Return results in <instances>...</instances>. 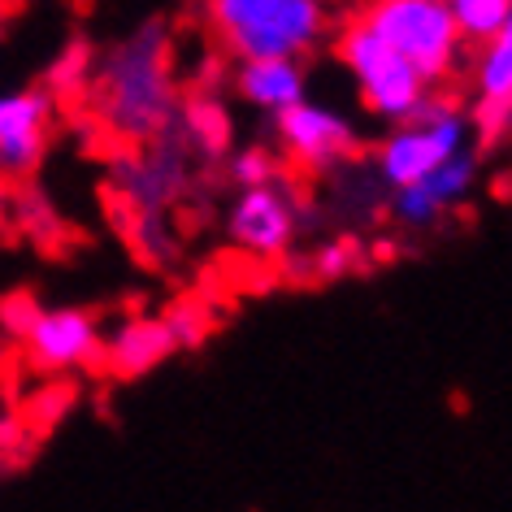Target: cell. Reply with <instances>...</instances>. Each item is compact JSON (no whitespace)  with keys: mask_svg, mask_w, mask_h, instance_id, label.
Listing matches in <instances>:
<instances>
[{"mask_svg":"<svg viewBox=\"0 0 512 512\" xmlns=\"http://www.w3.org/2000/svg\"><path fill=\"white\" fill-rule=\"evenodd\" d=\"M230 92L239 105H248L261 118H278V113L296 109L300 100H309V70L304 61H235L230 66Z\"/></svg>","mask_w":512,"mask_h":512,"instance_id":"7c38bea8","label":"cell"},{"mask_svg":"<svg viewBox=\"0 0 512 512\" xmlns=\"http://www.w3.org/2000/svg\"><path fill=\"white\" fill-rule=\"evenodd\" d=\"M57 96L48 87L0 92V178H31L48 157Z\"/></svg>","mask_w":512,"mask_h":512,"instance_id":"9c48e42d","label":"cell"},{"mask_svg":"<svg viewBox=\"0 0 512 512\" xmlns=\"http://www.w3.org/2000/svg\"><path fill=\"white\" fill-rule=\"evenodd\" d=\"M165 322H170L174 339H178V352H183V348H200L204 335H209V313H204V304H200V300L174 304V309L165 313Z\"/></svg>","mask_w":512,"mask_h":512,"instance_id":"ffe728a7","label":"cell"},{"mask_svg":"<svg viewBox=\"0 0 512 512\" xmlns=\"http://www.w3.org/2000/svg\"><path fill=\"white\" fill-rule=\"evenodd\" d=\"M87 105L96 122L126 148L165 135L183 105L178 87V40L170 22L148 18L105 53H96L92 79H87Z\"/></svg>","mask_w":512,"mask_h":512,"instance_id":"6da1fadb","label":"cell"},{"mask_svg":"<svg viewBox=\"0 0 512 512\" xmlns=\"http://www.w3.org/2000/svg\"><path fill=\"white\" fill-rule=\"evenodd\" d=\"M304 217H309V209H304L300 191L287 178H274L265 187L235 191V200L226 204V239L239 252L274 261V256H287L296 248Z\"/></svg>","mask_w":512,"mask_h":512,"instance_id":"52a82bcc","label":"cell"},{"mask_svg":"<svg viewBox=\"0 0 512 512\" xmlns=\"http://www.w3.org/2000/svg\"><path fill=\"white\" fill-rule=\"evenodd\" d=\"M278 152L309 174H339L348 170L352 157L361 152V126L352 113H343L322 100H300L296 109L274 118Z\"/></svg>","mask_w":512,"mask_h":512,"instance_id":"ba28073f","label":"cell"},{"mask_svg":"<svg viewBox=\"0 0 512 512\" xmlns=\"http://www.w3.org/2000/svg\"><path fill=\"white\" fill-rule=\"evenodd\" d=\"M178 352V339L165 313H135L118 322L105 335V352H100V365H109L118 378H144L157 365H165Z\"/></svg>","mask_w":512,"mask_h":512,"instance_id":"4fadbf2b","label":"cell"},{"mask_svg":"<svg viewBox=\"0 0 512 512\" xmlns=\"http://www.w3.org/2000/svg\"><path fill=\"white\" fill-rule=\"evenodd\" d=\"M226 178L239 191H248V187H265V183H274V178H283V165H278L274 148L248 144V148H235L226 157Z\"/></svg>","mask_w":512,"mask_h":512,"instance_id":"2e32d148","label":"cell"},{"mask_svg":"<svg viewBox=\"0 0 512 512\" xmlns=\"http://www.w3.org/2000/svg\"><path fill=\"white\" fill-rule=\"evenodd\" d=\"M204 22L230 61H304L330 31V0H204Z\"/></svg>","mask_w":512,"mask_h":512,"instance_id":"7a4b0ae2","label":"cell"},{"mask_svg":"<svg viewBox=\"0 0 512 512\" xmlns=\"http://www.w3.org/2000/svg\"><path fill=\"white\" fill-rule=\"evenodd\" d=\"M478 174H482V152H478V144H473V148L460 152V157L439 165L430 178H421V183L404 187V191H391V204H387L391 222L400 230H408V235L434 230L447 213H456L460 204L473 196Z\"/></svg>","mask_w":512,"mask_h":512,"instance_id":"8fae6325","label":"cell"},{"mask_svg":"<svg viewBox=\"0 0 512 512\" xmlns=\"http://www.w3.org/2000/svg\"><path fill=\"white\" fill-rule=\"evenodd\" d=\"M92 66H96L92 44H87V40H70L57 53L53 70H48V92H83L87 79H92Z\"/></svg>","mask_w":512,"mask_h":512,"instance_id":"e0dca14e","label":"cell"},{"mask_svg":"<svg viewBox=\"0 0 512 512\" xmlns=\"http://www.w3.org/2000/svg\"><path fill=\"white\" fill-rule=\"evenodd\" d=\"M469 122H473V139L486 144H508L512 139V100H478L469 109Z\"/></svg>","mask_w":512,"mask_h":512,"instance_id":"d6986e66","label":"cell"},{"mask_svg":"<svg viewBox=\"0 0 512 512\" xmlns=\"http://www.w3.org/2000/svg\"><path fill=\"white\" fill-rule=\"evenodd\" d=\"M5 22H9V14H5V5H0V35H5Z\"/></svg>","mask_w":512,"mask_h":512,"instance_id":"44dd1931","label":"cell"},{"mask_svg":"<svg viewBox=\"0 0 512 512\" xmlns=\"http://www.w3.org/2000/svg\"><path fill=\"white\" fill-rule=\"evenodd\" d=\"M18 339L27 348L31 365L48 369V374L92 369L105 352V330L87 309H35Z\"/></svg>","mask_w":512,"mask_h":512,"instance_id":"30bf717a","label":"cell"},{"mask_svg":"<svg viewBox=\"0 0 512 512\" xmlns=\"http://www.w3.org/2000/svg\"><path fill=\"white\" fill-rule=\"evenodd\" d=\"M174 126L187 139V148L196 152V161H226L235 152V122H230V109L213 92L183 100Z\"/></svg>","mask_w":512,"mask_h":512,"instance_id":"5bb4252c","label":"cell"},{"mask_svg":"<svg viewBox=\"0 0 512 512\" xmlns=\"http://www.w3.org/2000/svg\"><path fill=\"white\" fill-rule=\"evenodd\" d=\"M356 270V243L352 239H322L317 248L304 256V274L313 283H335V278Z\"/></svg>","mask_w":512,"mask_h":512,"instance_id":"ac0fdd59","label":"cell"},{"mask_svg":"<svg viewBox=\"0 0 512 512\" xmlns=\"http://www.w3.org/2000/svg\"><path fill=\"white\" fill-rule=\"evenodd\" d=\"M335 57H339L343 74L352 79L356 96H361V109L382 126L408 122L434 92L400 53H391V48L382 44L378 35H369L356 18L339 31Z\"/></svg>","mask_w":512,"mask_h":512,"instance_id":"5b68a950","label":"cell"},{"mask_svg":"<svg viewBox=\"0 0 512 512\" xmlns=\"http://www.w3.org/2000/svg\"><path fill=\"white\" fill-rule=\"evenodd\" d=\"M356 22L391 53H400L434 92H443V83L456 79L469 57V44L447 14V0H365Z\"/></svg>","mask_w":512,"mask_h":512,"instance_id":"277c9868","label":"cell"},{"mask_svg":"<svg viewBox=\"0 0 512 512\" xmlns=\"http://www.w3.org/2000/svg\"><path fill=\"white\" fill-rule=\"evenodd\" d=\"M447 14H452L460 40L469 48H482L486 40H495L499 27L512 14V0H447Z\"/></svg>","mask_w":512,"mask_h":512,"instance_id":"9a60e30c","label":"cell"},{"mask_svg":"<svg viewBox=\"0 0 512 512\" xmlns=\"http://www.w3.org/2000/svg\"><path fill=\"white\" fill-rule=\"evenodd\" d=\"M191 183H196V152L187 148L178 126L131 148L113 165V187L135 217H165L191 191Z\"/></svg>","mask_w":512,"mask_h":512,"instance_id":"8992f818","label":"cell"},{"mask_svg":"<svg viewBox=\"0 0 512 512\" xmlns=\"http://www.w3.org/2000/svg\"><path fill=\"white\" fill-rule=\"evenodd\" d=\"M473 144L478 139H473L469 109L456 105L447 92H430V100L408 122L387 126V135L369 152V170L391 196V191H404L421 178H430L439 165L460 157Z\"/></svg>","mask_w":512,"mask_h":512,"instance_id":"3957f363","label":"cell"}]
</instances>
